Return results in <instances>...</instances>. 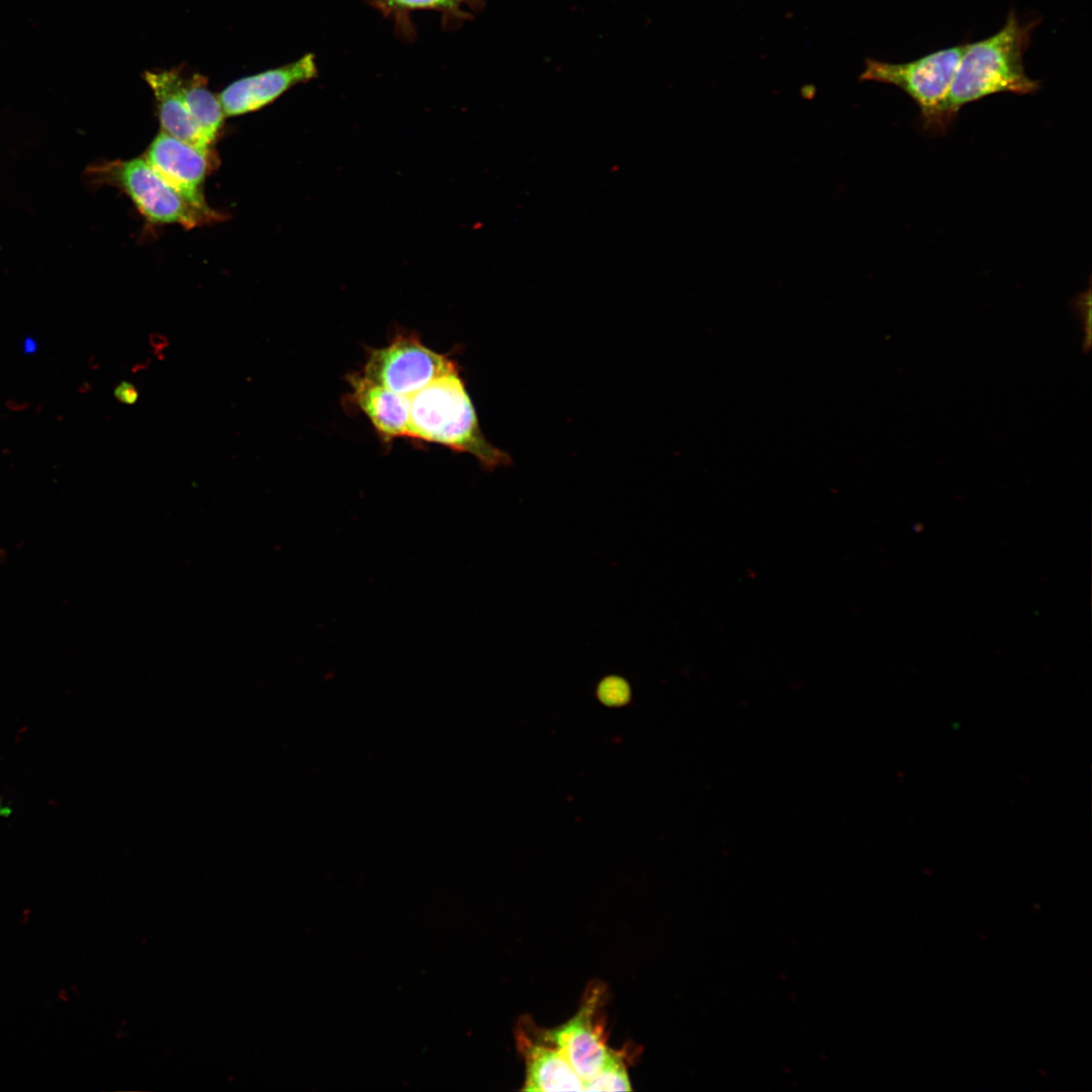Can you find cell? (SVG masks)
I'll use <instances>...</instances> for the list:
<instances>
[{"label": "cell", "instance_id": "obj_14", "mask_svg": "<svg viewBox=\"0 0 1092 1092\" xmlns=\"http://www.w3.org/2000/svg\"><path fill=\"white\" fill-rule=\"evenodd\" d=\"M401 8H452L463 0H385Z\"/></svg>", "mask_w": 1092, "mask_h": 1092}, {"label": "cell", "instance_id": "obj_7", "mask_svg": "<svg viewBox=\"0 0 1092 1092\" xmlns=\"http://www.w3.org/2000/svg\"><path fill=\"white\" fill-rule=\"evenodd\" d=\"M599 995L596 989H590L572 1018L544 1034L563 1054L582 1083L599 1073L612 1051L606 1044L603 1027L595 1019Z\"/></svg>", "mask_w": 1092, "mask_h": 1092}, {"label": "cell", "instance_id": "obj_13", "mask_svg": "<svg viewBox=\"0 0 1092 1092\" xmlns=\"http://www.w3.org/2000/svg\"><path fill=\"white\" fill-rule=\"evenodd\" d=\"M631 1082L620 1053L611 1051L599 1073L583 1082L582 1091H630Z\"/></svg>", "mask_w": 1092, "mask_h": 1092}, {"label": "cell", "instance_id": "obj_1", "mask_svg": "<svg viewBox=\"0 0 1092 1092\" xmlns=\"http://www.w3.org/2000/svg\"><path fill=\"white\" fill-rule=\"evenodd\" d=\"M1030 28L1011 13L995 34L967 43L939 109L938 129L945 128L959 110L970 102L1001 92L1023 95L1038 89V82L1027 76L1023 66Z\"/></svg>", "mask_w": 1092, "mask_h": 1092}, {"label": "cell", "instance_id": "obj_2", "mask_svg": "<svg viewBox=\"0 0 1092 1092\" xmlns=\"http://www.w3.org/2000/svg\"><path fill=\"white\" fill-rule=\"evenodd\" d=\"M406 437L470 454L487 470L511 462L509 455L482 434L458 368L410 396Z\"/></svg>", "mask_w": 1092, "mask_h": 1092}, {"label": "cell", "instance_id": "obj_5", "mask_svg": "<svg viewBox=\"0 0 1092 1092\" xmlns=\"http://www.w3.org/2000/svg\"><path fill=\"white\" fill-rule=\"evenodd\" d=\"M456 368L451 358L430 349L415 335L400 334L386 346L370 351L362 374L410 397Z\"/></svg>", "mask_w": 1092, "mask_h": 1092}, {"label": "cell", "instance_id": "obj_9", "mask_svg": "<svg viewBox=\"0 0 1092 1092\" xmlns=\"http://www.w3.org/2000/svg\"><path fill=\"white\" fill-rule=\"evenodd\" d=\"M351 398L385 442L407 436L410 397L398 394L364 376H348Z\"/></svg>", "mask_w": 1092, "mask_h": 1092}, {"label": "cell", "instance_id": "obj_4", "mask_svg": "<svg viewBox=\"0 0 1092 1092\" xmlns=\"http://www.w3.org/2000/svg\"><path fill=\"white\" fill-rule=\"evenodd\" d=\"M966 47L944 49L903 64L869 60L861 79L899 87L919 106L924 125L938 128L939 109Z\"/></svg>", "mask_w": 1092, "mask_h": 1092}, {"label": "cell", "instance_id": "obj_10", "mask_svg": "<svg viewBox=\"0 0 1092 1092\" xmlns=\"http://www.w3.org/2000/svg\"><path fill=\"white\" fill-rule=\"evenodd\" d=\"M144 77L155 95L164 132L201 151L209 152L211 145L203 135L183 98V78L179 71H146Z\"/></svg>", "mask_w": 1092, "mask_h": 1092}, {"label": "cell", "instance_id": "obj_11", "mask_svg": "<svg viewBox=\"0 0 1092 1092\" xmlns=\"http://www.w3.org/2000/svg\"><path fill=\"white\" fill-rule=\"evenodd\" d=\"M518 1039L526 1065L523 1090L582 1091V1080L552 1042L546 1038L545 1043L533 1041L524 1034H520Z\"/></svg>", "mask_w": 1092, "mask_h": 1092}, {"label": "cell", "instance_id": "obj_3", "mask_svg": "<svg viewBox=\"0 0 1092 1092\" xmlns=\"http://www.w3.org/2000/svg\"><path fill=\"white\" fill-rule=\"evenodd\" d=\"M90 172L97 181L119 187L154 223L194 228L217 218L189 204L145 159L108 162L92 168Z\"/></svg>", "mask_w": 1092, "mask_h": 1092}, {"label": "cell", "instance_id": "obj_15", "mask_svg": "<svg viewBox=\"0 0 1092 1092\" xmlns=\"http://www.w3.org/2000/svg\"><path fill=\"white\" fill-rule=\"evenodd\" d=\"M1078 301H1079V303L1077 304V307H1078L1077 308V313L1080 315V317L1082 320V325L1084 326V334H1085L1084 335L1083 349L1085 351H1087V350H1089L1090 345H1091L1090 293L1087 294L1086 299H1084V297H1083V298H1079Z\"/></svg>", "mask_w": 1092, "mask_h": 1092}, {"label": "cell", "instance_id": "obj_16", "mask_svg": "<svg viewBox=\"0 0 1092 1092\" xmlns=\"http://www.w3.org/2000/svg\"><path fill=\"white\" fill-rule=\"evenodd\" d=\"M113 394L115 398L123 404H133L139 398V392L135 386L126 381H120L114 388Z\"/></svg>", "mask_w": 1092, "mask_h": 1092}, {"label": "cell", "instance_id": "obj_6", "mask_svg": "<svg viewBox=\"0 0 1092 1092\" xmlns=\"http://www.w3.org/2000/svg\"><path fill=\"white\" fill-rule=\"evenodd\" d=\"M145 161L182 198L198 210L218 217L205 203L202 185L209 169V152L161 131Z\"/></svg>", "mask_w": 1092, "mask_h": 1092}, {"label": "cell", "instance_id": "obj_8", "mask_svg": "<svg viewBox=\"0 0 1092 1092\" xmlns=\"http://www.w3.org/2000/svg\"><path fill=\"white\" fill-rule=\"evenodd\" d=\"M315 76L314 57L308 54L291 64L236 80L220 92L218 99L224 115L246 114L261 109L294 85Z\"/></svg>", "mask_w": 1092, "mask_h": 1092}, {"label": "cell", "instance_id": "obj_12", "mask_svg": "<svg viewBox=\"0 0 1092 1092\" xmlns=\"http://www.w3.org/2000/svg\"><path fill=\"white\" fill-rule=\"evenodd\" d=\"M182 94L191 115L211 145L225 116L218 97L208 90L205 77L199 74L182 80Z\"/></svg>", "mask_w": 1092, "mask_h": 1092}, {"label": "cell", "instance_id": "obj_17", "mask_svg": "<svg viewBox=\"0 0 1092 1092\" xmlns=\"http://www.w3.org/2000/svg\"><path fill=\"white\" fill-rule=\"evenodd\" d=\"M22 349H23V354H25V355L34 354L38 349V343L34 338L26 337L23 340Z\"/></svg>", "mask_w": 1092, "mask_h": 1092}]
</instances>
